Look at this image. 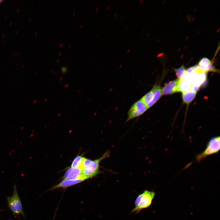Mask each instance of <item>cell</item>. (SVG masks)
I'll return each mask as SVG.
<instances>
[{"instance_id": "6da1fadb", "label": "cell", "mask_w": 220, "mask_h": 220, "mask_svg": "<svg viewBox=\"0 0 220 220\" xmlns=\"http://www.w3.org/2000/svg\"><path fill=\"white\" fill-rule=\"evenodd\" d=\"M110 154V151H107L101 157L93 160L83 157L81 167L83 178L86 180L92 178L100 173V162L109 157Z\"/></svg>"}, {"instance_id": "7a4b0ae2", "label": "cell", "mask_w": 220, "mask_h": 220, "mask_svg": "<svg viewBox=\"0 0 220 220\" xmlns=\"http://www.w3.org/2000/svg\"><path fill=\"white\" fill-rule=\"evenodd\" d=\"M155 195L153 192L144 191L136 198L135 202V207L132 212L138 213L141 210L148 207L151 205Z\"/></svg>"}, {"instance_id": "3957f363", "label": "cell", "mask_w": 220, "mask_h": 220, "mask_svg": "<svg viewBox=\"0 0 220 220\" xmlns=\"http://www.w3.org/2000/svg\"><path fill=\"white\" fill-rule=\"evenodd\" d=\"M220 148V137L211 138L208 141L205 150L196 156V160L200 162L207 156L218 152Z\"/></svg>"}, {"instance_id": "277c9868", "label": "cell", "mask_w": 220, "mask_h": 220, "mask_svg": "<svg viewBox=\"0 0 220 220\" xmlns=\"http://www.w3.org/2000/svg\"><path fill=\"white\" fill-rule=\"evenodd\" d=\"M7 199L8 206L14 215L21 214L24 216L22 204L16 185L14 186L13 195L7 197Z\"/></svg>"}, {"instance_id": "5b68a950", "label": "cell", "mask_w": 220, "mask_h": 220, "mask_svg": "<svg viewBox=\"0 0 220 220\" xmlns=\"http://www.w3.org/2000/svg\"><path fill=\"white\" fill-rule=\"evenodd\" d=\"M148 109L140 99L134 102L130 107L127 113L126 122L142 115Z\"/></svg>"}, {"instance_id": "8992f818", "label": "cell", "mask_w": 220, "mask_h": 220, "mask_svg": "<svg viewBox=\"0 0 220 220\" xmlns=\"http://www.w3.org/2000/svg\"><path fill=\"white\" fill-rule=\"evenodd\" d=\"M180 79L170 81L165 84L162 89V95H167L178 92V87Z\"/></svg>"}, {"instance_id": "52a82bcc", "label": "cell", "mask_w": 220, "mask_h": 220, "mask_svg": "<svg viewBox=\"0 0 220 220\" xmlns=\"http://www.w3.org/2000/svg\"><path fill=\"white\" fill-rule=\"evenodd\" d=\"M79 178L84 179L82 177V169L80 168L68 167L63 176V179H75Z\"/></svg>"}, {"instance_id": "ba28073f", "label": "cell", "mask_w": 220, "mask_h": 220, "mask_svg": "<svg viewBox=\"0 0 220 220\" xmlns=\"http://www.w3.org/2000/svg\"><path fill=\"white\" fill-rule=\"evenodd\" d=\"M85 180L83 178L75 179H64L60 183L53 187L51 189L63 188H66L82 182Z\"/></svg>"}, {"instance_id": "9c48e42d", "label": "cell", "mask_w": 220, "mask_h": 220, "mask_svg": "<svg viewBox=\"0 0 220 220\" xmlns=\"http://www.w3.org/2000/svg\"><path fill=\"white\" fill-rule=\"evenodd\" d=\"M198 65L199 68L204 72L216 71L210 60L206 57L202 58Z\"/></svg>"}, {"instance_id": "30bf717a", "label": "cell", "mask_w": 220, "mask_h": 220, "mask_svg": "<svg viewBox=\"0 0 220 220\" xmlns=\"http://www.w3.org/2000/svg\"><path fill=\"white\" fill-rule=\"evenodd\" d=\"M196 92L189 90L182 93V97L183 102L187 105L189 104L194 99Z\"/></svg>"}, {"instance_id": "8fae6325", "label": "cell", "mask_w": 220, "mask_h": 220, "mask_svg": "<svg viewBox=\"0 0 220 220\" xmlns=\"http://www.w3.org/2000/svg\"><path fill=\"white\" fill-rule=\"evenodd\" d=\"M151 90L154 95V99L152 102L153 105L160 99L162 95V89L159 85H154Z\"/></svg>"}, {"instance_id": "7c38bea8", "label": "cell", "mask_w": 220, "mask_h": 220, "mask_svg": "<svg viewBox=\"0 0 220 220\" xmlns=\"http://www.w3.org/2000/svg\"><path fill=\"white\" fill-rule=\"evenodd\" d=\"M191 86V84L189 82L182 79H180L178 87V92H181L183 93L187 91L190 89Z\"/></svg>"}, {"instance_id": "4fadbf2b", "label": "cell", "mask_w": 220, "mask_h": 220, "mask_svg": "<svg viewBox=\"0 0 220 220\" xmlns=\"http://www.w3.org/2000/svg\"><path fill=\"white\" fill-rule=\"evenodd\" d=\"M83 157L81 155L75 157L71 163V167L81 169Z\"/></svg>"}, {"instance_id": "5bb4252c", "label": "cell", "mask_w": 220, "mask_h": 220, "mask_svg": "<svg viewBox=\"0 0 220 220\" xmlns=\"http://www.w3.org/2000/svg\"><path fill=\"white\" fill-rule=\"evenodd\" d=\"M174 71L178 79H181L185 72V69L184 66H182L177 69H175Z\"/></svg>"}, {"instance_id": "9a60e30c", "label": "cell", "mask_w": 220, "mask_h": 220, "mask_svg": "<svg viewBox=\"0 0 220 220\" xmlns=\"http://www.w3.org/2000/svg\"><path fill=\"white\" fill-rule=\"evenodd\" d=\"M198 67V65L191 67L185 70V72L189 74H192L195 72Z\"/></svg>"}, {"instance_id": "2e32d148", "label": "cell", "mask_w": 220, "mask_h": 220, "mask_svg": "<svg viewBox=\"0 0 220 220\" xmlns=\"http://www.w3.org/2000/svg\"><path fill=\"white\" fill-rule=\"evenodd\" d=\"M199 88V86H198L195 85H193L191 86L190 90L192 91L196 92L198 90Z\"/></svg>"}, {"instance_id": "e0dca14e", "label": "cell", "mask_w": 220, "mask_h": 220, "mask_svg": "<svg viewBox=\"0 0 220 220\" xmlns=\"http://www.w3.org/2000/svg\"><path fill=\"white\" fill-rule=\"evenodd\" d=\"M68 69V68L64 66H62L61 68V71L63 74H65L66 73Z\"/></svg>"}, {"instance_id": "ac0fdd59", "label": "cell", "mask_w": 220, "mask_h": 220, "mask_svg": "<svg viewBox=\"0 0 220 220\" xmlns=\"http://www.w3.org/2000/svg\"><path fill=\"white\" fill-rule=\"evenodd\" d=\"M63 44H64V43H62L60 45L59 47H61V46H63Z\"/></svg>"}, {"instance_id": "d6986e66", "label": "cell", "mask_w": 220, "mask_h": 220, "mask_svg": "<svg viewBox=\"0 0 220 220\" xmlns=\"http://www.w3.org/2000/svg\"><path fill=\"white\" fill-rule=\"evenodd\" d=\"M68 86V84H67L65 85V87H67Z\"/></svg>"}, {"instance_id": "ffe728a7", "label": "cell", "mask_w": 220, "mask_h": 220, "mask_svg": "<svg viewBox=\"0 0 220 220\" xmlns=\"http://www.w3.org/2000/svg\"><path fill=\"white\" fill-rule=\"evenodd\" d=\"M56 61L57 63H58L59 62V59H57Z\"/></svg>"}, {"instance_id": "44dd1931", "label": "cell", "mask_w": 220, "mask_h": 220, "mask_svg": "<svg viewBox=\"0 0 220 220\" xmlns=\"http://www.w3.org/2000/svg\"><path fill=\"white\" fill-rule=\"evenodd\" d=\"M61 52H60L59 54V56H60L61 55Z\"/></svg>"}, {"instance_id": "7402d4cb", "label": "cell", "mask_w": 220, "mask_h": 220, "mask_svg": "<svg viewBox=\"0 0 220 220\" xmlns=\"http://www.w3.org/2000/svg\"><path fill=\"white\" fill-rule=\"evenodd\" d=\"M82 26H83V24H82L80 26V28H82Z\"/></svg>"}, {"instance_id": "603a6c76", "label": "cell", "mask_w": 220, "mask_h": 220, "mask_svg": "<svg viewBox=\"0 0 220 220\" xmlns=\"http://www.w3.org/2000/svg\"><path fill=\"white\" fill-rule=\"evenodd\" d=\"M75 14V13H73V14H72V16H74V15Z\"/></svg>"}, {"instance_id": "cb8c5ba5", "label": "cell", "mask_w": 220, "mask_h": 220, "mask_svg": "<svg viewBox=\"0 0 220 220\" xmlns=\"http://www.w3.org/2000/svg\"><path fill=\"white\" fill-rule=\"evenodd\" d=\"M71 46V44H69V45L68 46V47L69 48L70 47V46Z\"/></svg>"}, {"instance_id": "d4e9b609", "label": "cell", "mask_w": 220, "mask_h": 220, "mask_svg": "<svg viewBox=\"0 0 220 220\" xmlns=\"http://www.w3.org/2000/svg\"><path fill=\"white\" fill-rule=\"evenodd\" d=\"M2 1H3L2 0H0V3H1V2H2Z\"/></svg>"}, {"instance_id": "484cf974", "label": "cell", "mask_w": 220, "mask_h": 220, "mask_svg": "<svg viewBox=\"0 0 220 220\" xmlns=\"http://www.w3.org/2000/svg\"><path fill=\"white\" fill-rule=\"evenodd\" d=\"M66 9H67V7H65V9H64L65 10H66Z\"/></svg>"}, {"instance_id": "4316f807", "label": "cell", "mask_w": 220, "mask_h": 220, "mask_svg": "<svg viewBox=\"0 0 220 220\" xmlns=\"http://www.w3.org/2000/svg\"><path fill=\"white\" fill-rule=\"evenodd\" d=\"M62 77H61V79H60V80H61V81L62 80Z\"/></svg>"}, {"instance_id": "83f0119b", "label": "cell", "mask_w": 220, "mask_h": 220, "mask_svg": "<svg viewBox=\"0 0 220 220\" xmlns=\"http://www.w3.org/2000/svg\"><path fill=\"white\" fill-rule=\"evenodd\" d=\"M55 44V42H54L53 45H54Z\"/></svg>"}, {"instance_id": "f1b7e54d", "label": "cell", "mask_w": 220, "mask_h": 220, "mask_svg": "<svg viewBox=\"0 0 220 220\" xmlns=\"http://www.w3.org/2000/svg\"><path fill=\"white\" fill-rule=\"evenodd\" d=\"M60 114V113H59V114H58V116H59Z\"/></svg>"}]
</instances>
